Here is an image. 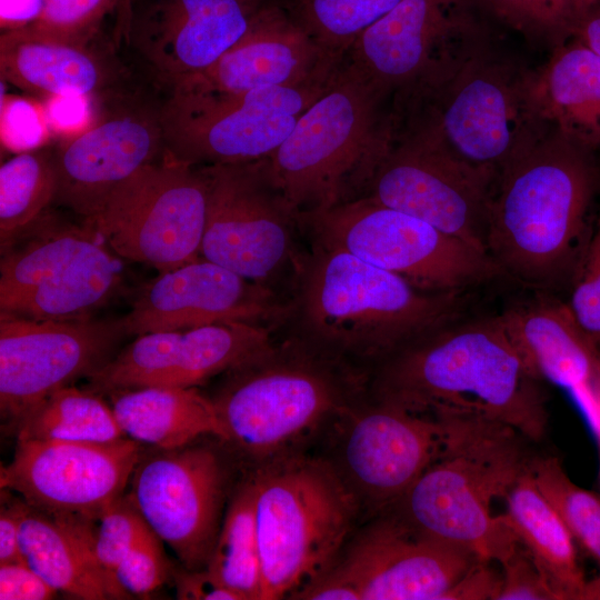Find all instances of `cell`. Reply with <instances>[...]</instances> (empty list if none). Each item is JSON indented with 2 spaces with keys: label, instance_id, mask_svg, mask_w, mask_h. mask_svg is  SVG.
<instances>
[{
  "label": "cell",
  "instance_id": "obj_1",
  "mask_svg": "<svg viewBox=\"0 0 600 600\" xmlns=\"http://www.w3.org/2000/svg\"><path fill=\"white\" fill-rule=\"evenodd\" d=\"M540 380L511 340L501 314L446 324L374 368V401L439 416H464L543 439L549 413Z\"/></svg>",
  "mask_w": 600,
  "mask_h": 600
},
{
  "label": "cell",
  "instance_id": "obj_2",
  "mask_svg": "<svg viewBox=\"0 0 600 600\" xmlns=\"http://www.w3.org/2000/svg\"><path fill=\"white\" fill-rule=\"evenodd\" d=\"M293 270L284 326L291 334L334 360H383L417 339L457 320L462 292L420 289L319 239Z\"/></svg>",
  "mask_w": 600,
  "mask_h": 600
},
{
  "label": "cell",
  "instance_id": "obj_3",
  "mask_svg": "<svg viewBox=\"0 0 600 600\" xmlns=\"http://www.w3.org/2000/svg\"><path fill=\"white\" fill-rule=\"evenodd\" d=\"M600 189L592 151L551 131L499 176L488 253L524 284L550 289L572 280Z\"/></svg>",
  "mask_w": 600,
  "mask_h": 600
},
{
  "label": "cell",
  "instance_id": "obj_4",
  "mask_svg": "<svg viewBox=\"0 0 600 600\" xmlns=\"http://www.w3.org/2000/svg\"><path fill=\"white\" fill-rule=\"evenodd\" d=\"M447 417L451 426L442 454L389 509L423 536L501 564L520 541L491 503L504 498L528 467V439L501 423Z\"/></svg>",
  "mask_w": 600,
  "mask_h": 600
},
{
  "label": "cell",
  "instance_id": "obj_5",
  "mask_svg": "<svg viewBox=\"0 0 600 600\" xmlns=\"http://www.w3.org/2000/svg\"><path fill=\"white\" fill-rule=\"evenodd\" d=\"M391 137L389 100L344 60L264 163L300 217L363 197Z\"/></svg>",
  "mask_w": 600,
  "mask_h": 600
},
{
  "label": "cell",
  "instance_id": "obj_6",
  "mask_svg": "<svg viewBox=\"0 0 600 600\" xmlns=\"http://www.w3.org/2000/svg\"><path fill=\"white\" fill-rule=\"evenodd\" d=\"M359 382L356 369L290 333L227 371L212 401L226 442L252 459H272L350 410Z\"/></svg>",
  "mask_w": 600,
  "mask_h": 600
},
{
  "label": "cell",
  "instance_id": "obj_7",
  "mask_svg": "<svg viewBox=\"0 0 600 600\" xmlns=\"http://www.w3.org/2000/svg\"><path fill=\"white\" fill-rule=\"evenodd\" d=\"M261 558V600L291 598L333 564L359 500L328 462L277 458L252 477Z\"/></svg>",
  "mask_w": 600,
  "mask_h": 600
},
{
  "label": "cell",
  "instance_id": "obj_8",
  "mask_svg": "<svg viewBox=\"0 0 600 600\" xmlns=\"http://www.w3.org/2000/svg\"><path fill=\"white\" fill-rule=\"evenodd\" d=\"M534 78L536 68L489 38L406 120L422 121L456 157L500 176L551 132Z\"/></svg>",
  "mask_w": 600,
  "mask_h": 600
},
{
  "label": "cell",
  "instance_id": "obj_9",
  "mask_svg": "<svg viewBox=\"0 0 600 600\" xmlns=\"http://www.w3.org/2000/svg\"><path fill=\"white\" fill-rule=\"evenodd\" d=\"M473 0H401L364 29L344 60L389 100L393 121L418 112L490 38Z\"/></svg>",
  "mask_w": 600,
  "mask_h": 600
},
{
  "label": "cell",
  "instance_id": "obj_10",
  "mask_svg": "<svg viewBox=\"0 0 600 600\" xmlns=\"http://www.w3.org/2000/svg\"><path fill=\"white\" fill-rule=\"evenodd\" d=\"M118 256L87 224L48 211L0 261V314L33 320H82L120 291Z\"/></svg>",
  "mask_w": 600,
  "mask_h": 600
},
{
  "label": "cell",
  "instance_id": "obj_11",
  "mask_svg": "<svg viewBox=\"0 0 600 600\" xmlns=\"http://www.w3.org/2000/svg\"><path fill=\"white\" fill-rule=\"evenodd\" d=\"M300 221L311 238L423 290L462 292L502 274L488 253L368 196L301 214Z\"/></svg>",
  "mask_w": 600,
  "mask_h": 600
},
{
  "label": "cell",
  "instance_id": "obj_12",
  "mask_svg": "<svg viewBox=\"0 0 600 600\" xmlns=\"http://www.w3.org/2000/svg\"><path fill=\"white\" fill-rule=\"evenodd\" d=\"M343 61L289 86L230 97L167 94L160 103L166 154L190 166L252 162L269 158L298 118L332 84Z\"/></svg>",
  "mask_w": 600,
  "mask_h": 600
},
{
  "label": "cell",
  "instance_id": "obj_13",
  "mask_svg": "<svg viewBox=\"0 0 600 600\" xmlns=\"http://www.w3.org/2000/svg\"><path fill=\"white\" fill-rule=\"evenodd\" d=\"M498 179L456 157L422 121L409 119L392 130L364 196L488 253Z\"/></svg>",
  "mask_w": 600,
  "mask_h": 600
},
{
  "label": "cell",
  "instance_id": "obj_14",
  "mask_svg": "<svg viewBox=\"0 0 600 600\" xmlns=\"http://www.w3.org/2000/svg\"><path fill=\"white\" fill-rule=\"evenodd\" d=\"M207 201L201 167L164 157L118 187L83 223L118 257L164 272L201 257Z\"/></svg>",
  "mask_w": 600,
  "mask_h": 600
},
{
  "label": "cell",
  "instance_id": "obj_15",
  "mask_svg": "<svg viewBox=\"0 0 600 600\" xmlns=\"http://www.w3.org/2000/svg\"><path fill=\"white\" fill-rule=\"evenodd\" d=\"M200 167L208 188L201 257L267 286L290 264L296 268V234L303 228L264 159Z\"/></svg>",
  "mask_w": 600,
  "mask_h": 600
},
{
  "label": "cell",
  "instance_id": "obj_16",
  "mask_svg": "<svg viewBox=\"0 0 600 600\" xmlns=\"http://www.w3.org/2000/svg\"><path fill=\"white\" fill-rule=\"evenodd\" d=\"M121 318L33 320L0 314V412L14 432L19 419L52 392L89 378L126 337Z\"/></svg>",
  "mask_w": 600,
  "mask_h": 600
},
{
  "label": "cell",
  "instance_id": "obj_17",
  "mask_svg": "<svg viewBox=\"0 0 600 600\" xmlns=\"http://www.w3.org/2000/svg\"><path fill=\"white\" fill-rule=\"evenodd\" d=\"M141 458L137 441L18 440L0 488L56 518L96 521L124 496Z\"/></svg>",
  "mask_w": 600,
  "mask_h": 600
},
{
  "label": "cell",
  "instance_id": "obj_18",
  "mask_svg": "<svg viewBox=\"0 0 600 600\" xmlns=\"http://www.w3.org/2000/svg\"><path fill=\"white\" fill-rule=\"evenodd\" d=\"M260 0H122L119 33L163 88L202 71L239 42Z\"/></svg>",
  "mask_w": 600,
  "mask_h": 600
},
{
  "label": "cell",
  "instance_id": "obj_19",
  "mask_svg": "<svg viewBox=\"0 0 600 600\" xmlns=\"http://www.w3.org/2000/svg\"><path fill=\"white\" fill-rule=\"evenodd\" d=\"M140 458L129 497L149 528L184 568L204 569L221 528L224 474L206 447L161 450Z\"/></svg>",
  "mask_w": 600,
  "mask_h": 600
},
{
  "label": "cell",
  "instance_id": "obj_20",
  "mask_svg": "<svg viewBox=\"0 0 600 600\" xmlns=\"http://www.w3.org/2000/svg\"><path fill=\"white\" fill-rule=\"evenodd\" d=\"M287 300L267 284L249 280L202 257L160 272L137 294L121 318L127 336L218 323L282 327Z\"/></svg>",
  "mask_w": 600,
  "mask_h": 600
},
{
  "label": "cell",
  "instance_id": "obj_21",
  "mask_svg": "<svg viewBox=\"0 0 600 600\" xmlns=\"http://www.w3.org/2000/svg\"><path fill=\"white\" fill-rule=\"evenodd\" d=\"M273 329L233 322L140 334L88 378L89 390L193 388L269 346Z\"/></svg>",
  "mask_w": 600,
  "mask_h": 600
},
{
  "label": "cell",
  "instance_id": "obj_22",
  "mask_svg": "<svg viewBox=\"0 0 600 600\" xmlns=\"http://www.w3.org/2000/svg\"><path fill=\"white\" fill-rule=\"evenodd\" d=\"M478 558L419 533L389 509L330 570L359 600H443Z\"/></svg>",
  "mask_w": 600,
  "mask_h": 600
},
{
  "label": "cell",
  "instance_id": "obj_23",
  "mask_svg": "<svg viewBox=\"0 0 600 600\" xmlns=\"http://www.w3.org/2000/svg\"><path fill=\"white\" fill-rule=\"evenodd\" d=\"M164 154L160 103L120 107L52 150L54 202L88 220L118 187Z\"/></svg>",
  "mask_w": 600,
  "mask_h": 600
},
{
  "label": "cell",
  "instance_id": "obj_24",
  "mask_svg": "<svg viewBox=\"0 0 600 600\" xmlns=\"http://www.w3.org/2000/svg\"><path fill=\"white\" fill-rule=\"evenodd\" d=\"M342 439L343 479L358 500L389 508L443 452L450 419L373 401L351 416Z\"/></svg>",
  "mask_w": 600,
  "mask_h": 600
},
{
  "label": "cell",
  "instance_id": "obj_25",
  "mask_svg": "<svg viewBox=\"0 0 600 600\" xmlns=\"http://www.w3.org/2000/svg\"><path fill=\"white\" fill-rule=\"evenodd\" d=\"M299 20L264 4L244 37L213 64L167 89L187 98L230 97L256 89L304 81L341 62Z\"/></svg>",
  "mask_w": 600,
  "mask_h": 600
},
{
  "label": "cell",
  "instance_id": "obj_26",
  "mask_svg": "<svg viewBox=\"0 0 600 600\" xmlns=\"http://www.w3.org/2000/svg\"><path fill=\"white\" fill-rule=\"evenodd\" d=\"M530 370L571 390L584 410L600 402V346L580 328L564 302L539 299L501 313Z\"/></svg>",
  "mask_w": 600,
  "mask_h": 600
},
{
  "label": "cell",
  "instance_id": "obj_27",
  "mask_svg": "<svg viewBox=\"0 0 600 600\" xmlns=\"http://www.w3.org/2000/svg\"><path fill=\"white\" fill-rule=\"evenodd\" d=\"M2 79L47 98H84L103 93L121 78L120 68L90 46H76L28 26L0 37Z\"/></svg>",
  "mask_w": 600,
  "mask_h": 600
},
{
  "label": "cell",
  "instance_id": "obj_28",
  "mask_svg": "<svg viewBox=\"0 0 600 600\" xmlns=\"http://www.w3.org/2000/svg\"><path fill=\"white\" fill-rule=\"evenodd\" d=\"M534 96L549 129L570 142L600 149V56L572 37L536 68Z\"/></svg>",
  "mask_w": 600,
  "mask_h": 600
},
{
  "label": "cell",
  "instance_id": "obj_29",
  "mask_svg": "<svg viewBox=\"0 0 600 600\" xmlns=\"http://www.w3.org/2000/svg\"><path fill=\"white\" fill-rule=\"evenodd\" d=\"M93 524L56 518L22 500V560L58 592L84 600L113 599L93 554Z\"/></svg>",
  "mask_w": 600,
  "mask_h": 600
},
{
  "label": "cell",
  "instance_id": "obj_30",
  "mask_svg": "<svg viewBox=\"0 0 600 600\" xmlns=\"http://www.w3.org/2000/svg\"><path fill=\"white\" fill-rule=\"evenodd\" d=\"M109 396L124 436L138 443L172 450L204 434L226 439L212 399L196 387H146Z\"/></svg>",
  "mask_w": 600,
  "mask_h": 600
},
{
  "label": "cell",
  "instance_id": "obj_31",
  "mask_svg": "<svg viewBox=\"0 0 600 600\" xmlns=\"http://www.w3.org/2000/svg\"><path fill=\"white\" fill-rule=\"evenodd\" d=\"M529 464L503 498L506 518L560 600L586 599L589 581L579 566L576 542L540 491Z\"/></svg>",
  "mask_w": 600,
  "mask_h": 600
},
{
  "label": "cell",
  "instance_id": "obj_32",
  "mask_svg": "<svg viewBox=\"0 0 600 600\" xmlns=\"http://www.w3.org/2000/svg\"><path fill=\"white\" fill-rule=\"evenodd\" d=\"M17 440L111 442L124 438L113 410L91 390L68 386L31 407L18 421Z\"/></svg>",
  "mask_w": 600,
  "mask_h": 600
},
{
  "label": "cell",
  "instance_id": "obj_33",
  "mask_svg": "<svg viewBox=\"0 0 600 600\" xmlns=\"http://www.w3.org/2000/svg\"><path fill=\"white\" fill-rule=\"evenodd\" d=\"M206 569L241 600H261L262 572L252 478L233 496Z\"/></svg>",
  "mask_w": 600,
  "mask_h": 600
},
{
  "label": "cell",
  "instance_id": "obj_34",
  "mask_svg": "<svg viewBox=\"0 0 600 600\" xmlns=\"http://www.w3.org/2000/svg\"><path fill=\"white\" fill-rule=\"evenodd\" d=\"M57 177L52 151L18 153L0 167V247L7 249L54 202Z\"/></svg>",
  "mask_w": 600,
  "mask_h": 600
},
{
  "label": "cell",
  "instance_id": "obj_35",
  "mask_svg": "<svg viewBox=\"0 0 600 600\" xmlns=\"http://www.w3.org/2000/svg\"><path fill=\"white\" fill-rule=\"evenodd\" d=\"M530 471L577 542L600 568V497L576 484L553 456H532ZM586 599H600V577L589 581Z\"/></svg>",
  "mask_w": 600,
  "mask_h": 600
},
{
  "label": "cell",
  "instance_id": "obj_36",
  "mask_svg": "<svg viewBox=\"0 0 600 600\" xmlns=\"http://www.w3.org/2000/svg\"><path fill=\"white\" fill-rule=\"evenodd\" d=\"M530 44L549 49L572 38L579 0H473Z\"/></svg>",
  "mask_w": 600,
  "mask_h": 600
},
{
  "label": "cell",
  "instance_id": "obj_37",
  "mask_svg": "<svg viewBox=\"0 0 600 600\" xmlns=\"http://www.w3.org/2000/svg\"><path fill=\"white\" fill-rule=\"evenodd\" d=\"M298 20L328 50L346 54L354 39L401 0H296Z\"/></svg>",
  "mask_w": 600,
  "mask_h": 600
},
{
  "label": "cell",
  "instance_id": "obj_38",
  "mask_svg": "<svg viewBox=\"0 0 600 600\" xmlns=\"http://www.w3.org/2000/svg\"><path fill=\"white\" fill-rule=\"evenodd\" d=\"M147 528L129 494L122 496L94 521L92 550L113 599H124L114 582L116 569Z\"/></svg>",
  "mask_w": 600,
  "mask_h": 600
},
{
  "label": "cell",
  "instance_id": "obj_39",
  "mask_svg": "<svg viewBox=\"0 0 600 600\" xmlns=\"http://www.w3.org/2000/svg\"><path fill=\"white\" fill-rule=\"evenodd\" d=\"M122 0H46L29 24L38 33L76 46H90L103 20Z\"/></svg>",
  "mask_w": 600,
  "mask_h": 600
},
{
  "label": "cell",
  "instance_id": "obj_40",
  "mask_svg": "<svg viewBox=\"0 0 600 600\" xmlns=\"http://www.w3.org/2000/svg\"><path fill=\"white\" fill-rule=\"evenodd\" d=\"M567 304L583 332L600 346V208L572 277Z\"/></svg>",
  "mask_w": 600,
  "mask_h": 600
},
{
  "label": "cell",
  "instance_id": "obj_41",
  "mask_svg": "<svg viewBox=\"0 0 600 600\" xmlns=\"http://www.w3.org/2000/svg\"><path fill=\"white\" fill-rule=\"evenodd\" d=\"M170 567L162 540L147 528L114 572V582L124 598L148 596L168 579Z\"/></svg>",
  "mask_w": 600,
  "mask_h": 600
},
{
  "label": "cell",
  "instance_id": "obj_42",
  "mask_svg": "<svg viewBox=\"0 0 600 600\" xmlns=\"http://www.w3.org/2000/svg\"><path fill=\"white\" fill-rule=\"evenodd\" d=\"M500 566L501 584L496 600H560L521 542Z\"/></svg>",
  "mask_w": 600,
  "mask_h": 600
},
{
  "label": "cell",
  "instance_id": "obj_43",
  "mask_svg": "<svg viewBox=\"0 0 600 600\" xmlns=\"http://www.w3.org/2000/svg\"><path fill=\"white\" fill-rule=\"evenodd\" d=\"M57 593L23 560L0 564L1 600H49Z\"/></svg>",
  "mask_w": 600,
  "mask_h": 600
},
{
  "label": "cell",
  "instance_id": "obj_44",
  "mask_svg": "<svg viewBox=\"0 0 600 600\" xmlns=\"http://www.w3.org/2000/svg\"><path fill=\"white\" fill-rule=\"evenodd\" d=\"M501 584V572L492 561L478 558L443 600H496Z\"/></svg>",
  "mask_w": 600,
  "mask_h": 600
},
{
  "label": "cell",
  "instance_id": "obj_45",
  "mask_svg": "<svg viewBox=\"0 0 600 600\" xmlns=\"http://www.w3.org/2000/svg\"><path fill=\"white\" fill-rule=\"evenodd\" d=\"M177 599L181 600H241L204 569L178 570L173 574Z\"/></svg>",
  "mask_w": 600,
  "mask_h": 600
},
{
  "label": "cell",
  "instance_id": "obj_46",
  "mask_svg": "<svg viewBox=\"0 0 600 600\" xmlns=\"http://www.w3.org/2000/svg\"><path fill=\"white\" fill-rule=\"evenodd\" d=\"M21 507V498H14L10 490L1 489L0 564L22 560L20 551Z\"/></svg>",
  "mask_w": 600,
  "mask_h": 600
},
{
  "label": "cell",
  "instance_id": "obj_47",
  "mask_svg": "<svg viewBox=\"0 0 600 600\" xmlns=\"http://www.w3.org/2000/svg\"><path fill=\"white\" fill-rule=\"evenodd\" d=\"M44 3L46 0H1V27L7 30L31 23Z\"/></svg>",
  "mask_w": 600,
  "mask_h": 600
},
{
  "label": "cell",
  "instance_id": "obj_48",
  "mask_svg": "<svg viewBox=\"0 0 600 600\" xmlns=\"http://www.w3.org/2000/svg\"><path fill=\"white\" fill-rule=\"evenodd\" d=\"M600 56V0H593L579 13L573 36Z\"/></svg>",
  "mask_w": 600,
  "mask_h": 600
},
{
  "label": "cell",
  "instance_id": "obj_49",
  "mask_svg": "<svg viewBox=\"0 0 600 600\" xmlns=\"http://www.w3.org/2000/svg\"><path fill=\"white\" fill-rule=\"evenodd\" d=\"M589 420L594 428L600 450V409H598L591 417H589Z\"/></svg>",
  "mask_w": 600,
  "mask_h": 600
},
{
  "label": "cell",
  "instance_id": "obj_50",
  "mask_svg": "<svg viewBox=\"0 0 600 600\" xmlns=\"http://www.w3.org/2000/svg\"><path fill=\"white\" fill-rule=\"evenodd\" d=\"M593 0H579L581 10Z\"/></svg>",
  "mask_w": 600,
  "mask_h": 600
}]
</instances>
